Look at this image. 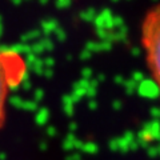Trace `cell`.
Instances as JSON below:
<instances>
[{"instance_id": "1", "label": "cell", "mask_w": 160, "mask_h": 160, "mask_svg": "<svg viewBox=\"0 0 160 160\" xmlns=\"http://www.w3.org/2000/svg\"><path fill=\"white\" fill-rule=\"evenodd\" d=\"M27 75L26 56L18 49L0 46V131L7 119L9 98L23 84Z\"/></svg>"}, {"instance_id": "2", "label": "cell", "mask_w": 160, "mask_h": 160, "mask_svg": "<svg viewBox=\"0 0 160 160\" xmlns=\"http://www.w3.org/2000/svg\"><path fill=\"white\" fill-rule=\"evenodd\" d=\"M140 43L148 72L160 92V2L149 8L142 19Z\"/></svg>"}]
</instances>
